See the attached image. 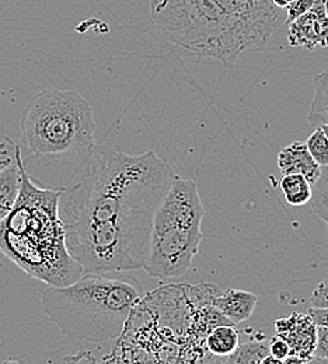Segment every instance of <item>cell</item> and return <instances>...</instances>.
<instances>
[{"label": "cell", "mask_w": 328, "mask_h": 364, "mask_svg": "<svg viewBox=\"0 0 328 364\" xmlns=\"http://www.w3.org/2000/svg\"><path fill=\"white\" fill-rule=\"evenodd\" d=\"M176 177L153 150L94 147L59 198L66 248L83 273L142 269L156 210Z\"/></svg>", "instance_id": "6da1fadb"}, {"label": "cell", "mask_w": 328, "mask_h": 364, "mask_svg": "<svg viewBox=\"0 0 328 364\" xmlns=\"http://www.w3.org/2000/svg\"><path fill=\"white\" fill-rule=\"evenodd\" d=\"M20 132L34 156L63 161L75 174L95 147L93 107L78 91H40L23 112Z\"/></svg>", "instance_id": "8992f818"}, {"label": "cell", "mask_w": 328, "mask_h": 364, "mask_svg": "<svg viewBox=\"0 0 328 364\" xmlns=\"http://www.w3.org/2000/svg\"><path fill=\"white\" fill-rule=\"evenodd\" d=\"M307 313L310 314V317L316 322L317 326H326V328H328L327 309H310Z\"/></svg>", "instance_id": "cb8c5ba5"}, {"label": "cell", "mask_w": 328, "mask_h": 364, "mask_svg": "<svg viewBox=\"0 0 328 364\" xmlns=\"http://www.w3.org/2000/svg\"><path fill=\"white\" fill-rule=\"evenodd\" d=\"M3 364H21L20 362H17V360H6Z\"/></svg>", "instance_id": "1f68e13d"}, {"label": "cell", "mask_w": 328, "mask_h": 364, "mask_svg": "<svg viewBox=\"0 0 328 364\" xmlns=\"http://www.w3.org/2000/svg\"><path fill=\"white\" fill-rule=\"evenodd\" d=\"M202 205L195 181L176 177L159 205L142 269L152 277H180L192 268L202 241Z\"/></svg>", "instance_id": "52a82bcc"}, {"label": "cell", "mask_w": 328, "mask_h": 364, "mask_svg": "<svg viewBox=\"0 0 328 364\" xmlns=\"http://www.w3.org/2000/svg\"><path fill=\"white\" fill-rule=\"evenodd\" d=\"M199 364H225L223 360H221L219 358H216V356H213L212 359H209V358H206L203 362H201Z\"/></svg>", "instance_id": "83f0119b"}, {"label": "cell", "mask_w": 328, "mask_h": 364, "mask_svg": "<svg viewBox=\"0 0 328 364\" xmlns=\"http://www.w3.org/2000/svg\"><path fill=\"white\" fill-rule=\"evenodd\" d=\"M312 309H327L328 310V277H324L313 290L310 296Z\"/></svg>", "instance_id": "ffe728a7"}, {"label": "cell", "mask_w": 328, "mask_h": 364, "mask_svg": "<svg viewBox=\"0 0 328 364\" xmlns=\"http://www.w3.org/2000/svg\"><path fill=\"white\" fill-rule=\"evenodd\" d=\"M238 339L240 333L235 325H218L206 336V349L209 355L225 359L237 349Z\"/></svg>", "instance_id": "4fadbf2b"}, {"label": "cell", "mask_w": 328, "mask_h": 364, "mask_svg": "<svg viewBox=\"0 0 328 364\" xmlns=\"http://www.w3.org/2000/svg\"><path fill=\"white\" fill-rule=\"evenodd\" d=\"M268 349H270V355H271V356H274V358H277V359H281V360L286 359V358L290 355L289 345H287L283 339L278 338V336H275L274 339L270 341Z\"/></svg>", "instance_id": "603a6c76"}, {"label": "cell", "mask_w": 328, "mask_h": 364, "mask_svg": "<svg viewBox=\"0 0 328 364\" xmlns=\"http://www.w3.org/2000/svg\"><path fill=\"white\" fill-rule=\"evenodd\" d=\"M280 188L285 202L295 208L307 205L313 195L312 183L300 174L282 176Z\"/></svg>", "instance_id": "5bb4252c"}, {"label": "cell", "mask_w": 328, "mask_h": 364, "mask_svg": "<svg viewBox=\"0 0 328 364\" xmlns=\"http://www.w3.org/2000/svg\"><path fill=\"white\" fill-rule=\"evenodd\" d=\"M142 297V283L132 274L83 273L69 286H47L41 303L65 336L101 343L121 335Z\"/></svg>", "instance_id": "5b68a950"}, {"label": "cell", "mask_w": 328, "mask_h": 364, "mask_svg": "<svg viewBox=\"0 0 328 364\" xmlns=\"http://www.w3.org/2000/svg\"><path fill=\"white\" fill-rule=\"evenodd\" d=\"M275 336L283 339L290 349V355L299 356L303 360L313 358L317 343V325L310 314L292 313L289 317L274 322Z\"/></svg>", "instance_id": "9c48e42d"}, {"label": "cell", "mask_w": 328, "mask_h": 364, "mask_svg": "<svg viewBox=\"0 0 328 364\" xmlns=\"http://www.w3.org/2000/svg\"><path fill=\"white\" fill-rule=\"evenodd\" d=\"M216 286H164L143 297L157 326L135 310L131 313L118 343L100 364H199L209 355L206 336L218 325H233L216 309L211 299Z\"/></svg>", "instance_id": "7a4b0ae2"}, {"label": "cell", "mask_w": 328, "mask_h": 364, "mask_svg": "<svg viewBox=\"0 0 328 364\" xmlns=\"http://www.w3.org/2000/svg\"><path fill=\"white\" fill-rule=\"evenodd\" d=\"M310 156L314 159V161L324 167L328 164V140L323 129L320 127H316L313 134L306 139L305 141Z\"/></svg>", "instance_id": "ac0fdd59"}, {"label": "cell", "mask_w": 328, "mask_h": 364, "mask_svg": "<svg viewBox=\"0 0 328 364\" xmlns=\"http://www.w3.org/2000/svg\"><path fill=\"white\" fill-rule=\"evenodd\" d=\"M316 0H293L287 7H286V23H292L297 17L303 16L307 13L313 6Z\"/></svg>", "instance_id": "44dd1931"}, {"label": "cell", "mask_w": 328, "mask_h": 364, "mask_svg": "<svg viewBox=\"0 0 328 364\" xmlns=\"http://www.w3.org/2000/svg\"><path fill=\"white\" fill-rule=\"evenodd\" d=\"M320 128L323 129V132H324V135H326V137H327L328 140V124H326V125H322Z\"/></svg>", "instance_id": "f546056e"}, {"label": "cell", "mask_w": 328, "mask_h": 364, "mask_svg": "<svg viewBox=\"0 0 328 364\" xmlns=\"http://www.w3.org/2000/svg\"><path fill=\"white\" fill-rule=\"evenodd\" d=\"M306 364H328V359H322V358H312L309 359Z\"/></svg>", "instance_id": "f1b7e54d"}, {"label": "cell", "mask_w": 328, "mask_h": 364, "mask_svg": "<svg viewBox=\"0 0 328 364\" xmlns=\"http://www.w3.org/2000/svg\"><path fill=\"white\" fill-rule=\"evenodd\" d=\"M21 173L18 199L0 223V251L21 271L48 286L65 287L82 274V267L66 248L59 218L62 188L48 189L33 182L17 150Z\"/></svg>", "instance_id": "277c9868"}, {"label": "cell", "mask_w": 328, "mask_h": 364, "mask_svg": "<svg viewBox=\"0 0 328 364\" xmlns=\"http://www.w3.org/2000/svg\"><path fill=\"white\" fill-rule=\"evenodd\" d=\"M310 199L313 213L327 226L328 230V164L322 167V174L313 185Z\"/></svg>", "instance_id": "e0dca14e"}, {"label": "cell", "mask_w": 328, "mask_h": 364, "mask_svg": "<svg viewBox=\"0 0 328 364\" xmlns=\"http://www.w3.org/2000/svg\"><path fill=\"white\" fill-rule=\"evenodd\" d=\"M258 297L254 293L237 289H218L211 299V306L233 325L250 318L257 307Z\"/></svg>", "instance_id": "30bf717a"}, {"label": "cell", "mask_w": 328, "mask_h": 364, "mask_svg": "<svg viewBox=\"0 0 328 364\" xmlns=\"http://www.w3.org/2000/svg\"><path fill=\"white\" fill-rule=\"evenodd\" d=\"M283 364H306V360H303L299 356L295 355H289L286 359H283Z\"/></svg>", "instance_id": "d4e9b609"}, {"label": "cell", "mask_w": 328, "mask_h": 364, "mask_svg": "<svg viewBox=\"0 0 328 364\" xmlns=\"http://www.w3.org/2000/svg\"><path fill=\"white\" fill-rule=\"evenodd\" d=\"M260 364H283V360L277 359V358H274V356H271V355H268V356H265V358L261 360V363Z\"/></svg>", "instance_id": "484cf974"}, {"label": "cell", "mask_w": 328, "mask_h": 364, "mask_svg": "<svg viewBox=\"0 0 328 364\" xmlns=\"http://www.w3.org/2000/svg\"><path fill=\"white\" fill-rule=\"evenodd\" d=\"M307 119L314 128L328 124V68L314 79V94Z\"/></svg>", "instance_id": "9a60e30c"}, {"label": "cell", "mask_w": 328, "mask_h": 364, "mask_svg": "<svg viewBox=\"0 0 328 364\" xmlns=\"http://www.w3.org/2000/svg\"><path fill=\"white\" fill-rule=\"evenodd\" d=\"M287 43L306 50L328 48V16L323 0H316L307 13L287 24Z\"/></svg>", "instance_id": "ba28073f"}, {"label": "cell", "mask_w": 328, "mask_h": 364, "mask_svg": "<svg viewBox=\"0 0 328 364\" xmlns=\"http://www.w3.org/2000/svg\"><path fill=\"white\" fill-rule=\"evenodd\" d=\"M18 144L11 137L0 135V173L16 161Z\"/></svg>", "instance_id": "d6986e66"}, {"label": "cell", "mask_w": 328, "mask_h": 364, "mask_svg": "<svg viewBox=\"0 0 328 364\" xmlns=\"http://www.w3.org/2000/svg\"><path fill=\"white\" fill-rule=\"evenodd\" d=\"M292 1H293V0H273L274 6H275L277 9H286Z\"/></svg>", "instance_id": "4316f807"}, {"label": "cell", "mask_w": 328, "mask_h": 364, "mask_svg": "<svg viewBox=\"0 0 328 364\" xmlns=\"http://www.w3.org/2000/svg\"><path fill=\"white\" fill-rule=\"evenodd\" d=\"M150 18L174 46L233 68L281 26L273 0H149Z\"/></svg>", "instance_id": "3957f363"}, {"label": "cell", "mask_w": 328, "mask_h": 364, "mask_svg": "<svg viewBox=\"0 0 328 364\" xmlns=\"http://www.w3.org/2000/svg\"><path fill=\"white\" fill-rule=\"evenodd\" d=\"M313 358L328 359V328L317 326V343Z\"/></svg>", "instance_id": "7402d4cb"}, {"label": "cell", "mask_w": 328, "mask_h": 364, "mask_svg": "<svg viewBox=\"0 0 328 364\" xmlns=\"http://www.w3.org/2000/svg\"><path fill=\"white\" fill-rule=\"evenodd\" d=\"M323 4H324V10H326V14L328 16V0H323Z\"/></svg>", "instance_id": "4dcf8cb0"}, {"label": "cell", "mask_w": 328, "mask_h": 364, "mask_svg": "<svg viewBox=\"0 0 328 364\" xmlns=\"http://www.w3.org/2000/svg\"><path fill=\"white\" fill-rule=\"evenodd\" d=\"M270 341L265 338H254L237 346L235 352L225 358V364H260L270 355Z\"/></svg>", "instance_id": "2e32d148"}, {"label": "cell", "mask_w": 328, "mask_h": 364, "mask_svg": "<svg viewBox=\"0 0 328 364\" xmlns=\"http://www.w3.org/2000/svg\"><path fill=\"white\" fill-rule=\"evenodd\" d=\"M20 186H21V173H20V166L17 161V151H16V161L0 173V223L13 210L20 195Z\"/></svg>", "instance_id": "7c38bea8"}, {"label": "cell", "mask_w": 328, "mask_h": 364, "mask_svg": "<svg viewBox=\"0 0 328 364\" xmlns=\"http://www.w3.org/2000/svg\"><path fill=\"white\" fill-rule=\"evenodd\" d=\"M278 168L281 176L300 174L312 185L322 174V167L310 156L305 141H293L282 149L278 154Z\"/></svg>", "instance_id": "8fae6325"}]
</instances>
